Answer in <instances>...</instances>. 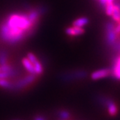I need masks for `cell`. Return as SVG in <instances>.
Listing matches in <instances>:
<instances>
[{"label":"cell","instance_id":"277c9868","mask_svg":"<svg viewBox=\"0 0 120 120\" xmlns=\"http://www.w3.org/2000/svg\"><path fill=\"white\" fill-rule=\"evenodd\" d=\"M109 75H111V69H101L98 71H95V72L91 74V79L94 80H98L101 78L107 77Z\"/></svg>","mask_w":120,"mask_h":120},{"label":"cell","instance_id":"6da1fadb","mask_svg":"<svg viewBox=\"0 0 120 120\" xmlns=\"http://www.w3.org/2000/svg\"><path fill=\"white\" fill-rule=\"evenodd\" d=\"M37 16L38 15L34 13L29 15H12L2 27L3 38L10 42L22 39L31 31Z\"/></svg>","mask_w":120,"mask_h":120},{"label":"cell","instance_id":"7a4b0ae2","mask_svg":"<svg viewBox=\"0 0 120 120\" xmlns=\"http://www.w3.org/2000/svg\"><path fill=\"white\" fill-rule=\"evenodd\" d=\"M105 39L108 45L113 46L117 41L118 37L115 32V25L111 22H107L105 26Z\"/></svg>","mask_w":120,"mask_h":120},{"label":"cell","instance_id":"5b68a950","mask_svg":"<svg viewBox=\"0 0 120 120\" xmlns=\"http://www.w3.org/2000/svg\"><path fill=\"white\" fill-rule=\"evenodd\" d=\"M66 33L70 35H79L84 33V30L82 27L73 26L72 27L67 29Z\"/></svg>","mask_w":120,"mask_h":120},{"label":"cell","instance_id":"9c48e42d","mask_svg":"<svg viewBox=\"0 0 120 120\" xmlns=\"http://www.w3.org/2000/svg\"><path fill=\"white\" fill-rule=\"evenodd\" d=\"M115 32L119 38L120 36V22H117V24L115 26Z\"/></svg>","mask_w":120,"mask_h":120},{"label":"cell","instance_id":"ba28073f","mask_svg":"<svg viewBox=\"0 0 120 120\" xmlns=\"http://www.w3.org/2000/svg\"><path fill=\"white\" fill-rule=\"evenodd\" d=\"M113 8H114V2L112 4H107L105 6V13L108 16H112L113 11Z\"/></svg>","mask_w":120,"mask_h":120},{"label":"cell","instance_id":"30bf717a","mask_svg":"<svg viewBox=\"0 0 120 120\" xmlns=\"http://www.w3.org/2000/svg\"><path fill=\"white\" fill-rule=\"evenodd\" d=\"M113 1L114 0H107V4H112V3H113Z\"/></svg>","mask_w":120,"mask_h":120},{"label":"cell","instance_id":"3957f363","mask_svg":"<svg viewBox=\"0 0 120 120\" xmlns=\"http://www.w3.org/2000/svg\"><path fill=\"white\" fill-rule=\"evenodd\" d=\"M111 75L117 80H120V53L113 60Z\"/></svg>","mask_w":120,"mask_h":120},{"label":"cell","instance_id":"8992f818","mask_svg":"<svg viewBox=\"0 0 120 120\" xmlns=\"http://www.w3.org/2000/svg\"><path fill=\"white\" fill-rule=\"evenodd\" d=\"M108 105V112L111 116H115L117 112V107L115 103L112 101H109L107 103Z\"/></svg>","mask_w":120,"mask_h":120},{"label":"cell","instance_id":"52a82bcc","mask_svg":"<svg viewBox=\"0 0 120 120\" xmlns=\"http://www.w3.org/2000/svg\"><path fill=\"white\" fill-rule=\"evenodd\" d=\"M87 23H88V19L86 17H82L73 22V26L82 27L83 26H86Z\"/></svg>","mask_w":120,"mask_h":120}]
</instances>
